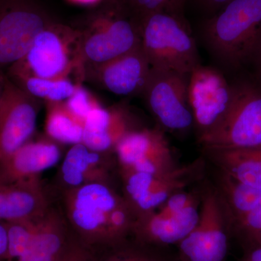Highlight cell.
Returning <instances> with one entry per match:
<instances>
[{
    "instance_id": "cell-31",
    "label": "cell",
    "mask_w": 261,
    "mask_h": 261,
    "mask_svg": "<svg viewBox=\"0 0 261 261\" xmlns=\"http://www.w3.org/2000/svg\"><path fill=\"white\" fill-rule=\"evenodd\" d=\"M61 261H98L93 250L72 235Z\"/></svg>"
},
{
    "instance_id": "cell-36",
    "label": "cell",
    "mask_w": 261,
    "mask_h": 261,
    "mask_svg": "<svg viewBox=\"0 0 261 261\" xmlns=\"http://www.w3.org/2000/svg\"><path fill=\"white\" fill-rule=\"evenodd\" d=\"M70 3L74 4L85 5V6H97L100 4L103 0H68Z\"/></svg>"
},
{
    "instance_id": "cell-15",
    "label": "cell",
    "mask_w": 261,
    "mask_h": 261,
    "mask_svg": "<svg viewBox=\"0 0 261 261\" xmlns=\"http://www.w3.org/2000/svg\"><path fill=\"white\" fill-rule=\"evenodd\" d=\"M200 205V201L170 216H162L155 211L140 215L132 234L136 241L150 246L178 245L198 223Z\"/></svg>"
},
{
    "instance_id": "cell-25",
    "label": "cell",
    "mask_w": 261,
    "mask_h": 261,
    "mask_svg": "<svg viewBox=\"0 0 261 261\" xmlns=\"http://www.w3.org/2000/svg\"><path fill=\"white\" fill-rule=\"evenodd\" d=\"M159 247L150 246L128 239L105 248L106 252L98 261H174L159 251ZM98 258V257H97Z\"/></svg>"
},
{
    "instance_id": "cell-5",
    "label": "cell",
    "mask_w": 261,
    "mask_h": 261,
    "mask_svg": "<svg viewBox=\"0 0 261 261\" xmlns=\"http://www.w3.org/2000/svg\"><path fill=\"white\" fill-rule=\"evenodd\" d=\"M73 70L81 75L80 33L56 21L38 34L28 53L8 68L6 75L56 80L68 78Z\"/></svg>"
},
{
    "instance_id": "cell-23",
    "label": "cell",
    "mask_w": 261,
    "mask_h": 261,
    "mask_svg": "<svg viewBox=\"0 0 261 261\" xmlns=\"http://www.w3.org/2000/svg\"><path fill=\"white\" fill-rule=\"evenodd\" d=\"M47 137L60 144L82 142L84 122L68 109L65 102H46Z\"/></svg>"
},
{
    "instance_id": "cell-7",
    "label": "cell",
    "mask_w": 261,
    "mask_h": 261,
    "mask_svg": "<svg viewBox=\"0 0 261 261\" xmlns=\"http://www.w3.org/2000/svg\"><path fill=\"white\" fill-rule=\"evenodd\" d=\"M201 186L198 223L178 244L179 261H225L231 235L229 220L214 184L205 181Z\"/></svg>"
},
{
    "instance_id": "cell-13",
    "label": "cell",
    "mask_w": 261,
    "mask_h": 261,
    "mask_svg": "<svg viewBox=\"0 0 261 261\" xmlns=\"http://www.w3.org/2000/svg\"><path fill=\"white\" fill-rule=\"evenodd\" d=\"M37 100L7 75L0 102V162L32 140L37 128Z\"/></svg>"
},
{
    "instance_id": "cell-9",
    "label": "cell",
    "mask_w": 261,
    "mask_h": 261,
    "mask_svg": "<svg viewBox=\"0 0 261 261\" xmlns=\"http://www.w3.org/2000/svg\"><path fill=\"white\" fill-rule=\"evenodd\" d=\"M56 21L39 0H0V70L23 58L38 34Z\"/></svg>"
},
{
    "instance_id": "cell-21",
    "label": "cell",
    "mask_w": 261,
    "mask_h": 261,
    "mask_svg": "<svg viewBox=\"0 0 261 261\" xmlns=\"http://www.w3.org/2000/svg\"><path fill=\"white\" fill-rule=\"evenodd\" d=\"M202 150L206 161L215 169L243 185L261 189V147Z\"/></svg>"
},
{
    "instance_id": "cell-6",
    "label": "cell",
    "mask_w": 261,
    "mask_h": 261,
    "mask_svg": "<svg viewBox=\"0 0 261 261\" xmlns=\"http://www.w3.org/2000/svg\"><path fill=\"white\" fill-rule=\"evenodd\" d=\"M65 219L75 236L86 246L109 247L108 219L123 199L112 185L93 183L62 191Z\"/></svg>"
},
{
    "instance_id": "cell-33",
    "label": "cell",
    "mask_w": 261,
    "mask_h": 261,
    "mask_svg": "<svg viewBox=\"0 0 261 261\" xmlns=\"http://www.w3.org/2000/svg\"><path fill=\"white\" fill-rule=\"evenodd\" d=\"M8 253V231L7 222L0 221V260H6Z\"/></svg>"
},
{
    "instance_id": "cell-12",
    "label": "cell",
    "mask_w": 261,
    "mask_h": 261,
    "mask_svg": "<svg viewBox=\"0 0 261 261\" xmlns=\"http://www.w3.org/2000/svg\"><path fill=\"white\" fill-rule=\"evenodd\" d=\"M114 152L121 169L160 175L178 166L160 128H137L128 132L118 142Z\"/></svg>"
},
{
    "instance_id": "cell-29",
    "label": "cell",
    "mask_w": 261,
    "mask_h": 261,
    "mask_svg": "<svg viewBox=\"0 0 261 261\" xmlns=\"http://www.w3.org/2000/svg\"><path fill=\"white\" fill-rule=\"evenodd\" d=\"M201 197V187L192 191H185V190L176 192L158 207L156 212L162 216H170L178 214L185 210L188 206L200 202Z\"/></svg>"
},
{
    "instance_id": "cell-3",
    "label": "cell",
    "mask_w": 261,
    "mask_h": 261,
    "mask_svg": "<svg viewBox=\"0 0 261 261\" xmlns=\"http://www.w3.org/2000/svg\"><path fill=\"white\" fill-rule=\"evenodd\" d=\"M138 23L141 47L152 68L190 75L201 64L195 38L180 15L151 13Z\"/></svg>"
},
{
    "instance_id": "cell-11",
    "label": "cell",
    "mask_w": 261,
    "mask_h": 261,
    "mask_svg": "<svg viewBox=\"0 0 261 261\" xmlns=\"http://www.w3.org/2000/svg\"><path fill=\"white\" fill-rule=\"evenodd\" d=\"M188 97L198 137L217 126L231 107L233 84L217 68L199 65L189 75Z\"/></svg>"
},
{
    "instance_id": "cell-26",
    "label": "cell",
    "mask_w": 261,
    "mask_h": 261,
    "mask_svg": "<svg viewBox=\"0 0 261 261\" xmlns=\"http://www.w3.org/2000/svg\"><path fill=\"white\" fill-rule=\"evenodd\" d=\"M37 221L38 219L23 220L7 222L8 231L7 261H20L27 255L37 230Z\"/></svg>"
},
{
    "instance_id": "cell-24",
    "label": "cell",
    "mask_w": 261,
    "mask_h": 261,
    "mask_svg": "<svg viewBox=\"0 0 261 261\" xmlns=\"http://www.w3.org/2000/svg\"><path fill=\"white\" fill-rule=\"evenodd\" d=\"M25 93L35 99H44L46 102H65L74 93L77 84L69 78H39L33 75L9 78Z\"/></svg>"
},
{
    "instance_id": "cell-14",
    "label": "cell",
    "mask_w": 261,
    "mask_h": 261,
    "mask_svg": "<svg viewBox=\"0 0 261 261\" xmlns=\"http://www.w3.org/2000/svg\"><path fill=\"white\" fill-rule=\"evenodd\" d=\"M151 68L140 45L102 64L85 67L83 78L117 95H137L143 92Z\"/></svg>"
},
{
    "instance_id": "cell-18",
    "label": "cell",
    "mask_w": 261,
    "mask_h": 261,
    "mask_svg": "<svg viewBox=\"0 0 261 261\" xmlns=\"http://www.w3.org/2000/svg\"><path fill=\"white\" fill-rule=\"evenodd\" d=\"M49 207L40 177L0 184V221L37 220Z\"/></svg>"
},
{
    "instance_id": "cell-37",
    "label": "cell",
    "mask_w": 261,
    "mask_h": 261,
    "mask_svg": "<svg viewBox=\"0 0 261 261\" xmlns=\"http://www.w3.org/2000/svg\"><path fill=\"white\" fill-rule=\"evenodd\" d=\"M6 78V73H5L3 70H0V102H1L2 97H3V93H4Z\"/></svg>"
},
{
    "instance_id": "cell-16",
    "label": "cell",
    "mask_w": 261,
    "mask_h": 261,
    "mask_svg": "<svg viewBox=\"0 0 261 261\" xmlns=\"http://www.w3.org/2000/svg\"><path fill=\"white\" fill-rule=\"evenodd\" d=\"M111 154L94 151L82 142L72 145L58 173L62 191L89 184L111 185Z\"/></svg>"
},
{
    "instance_id": "cell-8",
    "label": "cell",
    "mask_w": 261,
    "mask_h": 261,
    "mask_svg": "<svg viewBox=\"0 0 261 261\" xmlns=\"http://www.w3.org/2000/svg\"><path fill=\"white\" fill-rule=\"evenodd\" d=\"M207 162L204 157L160 175L119 168L123 197L139 215L157 210L168 197L205 178Z\"/></svg>"
},
{
    "instance_id": "cell-34",
    "label": "cell",
    "mask_w": 261,
    "mask_h": 261,
    "mask_svg": "<svg viewBox=\"0 0 261 261\" xmlns=\"http://www.w3.org/2000/svg\"><path fill=\"white\" fill-rule=\"evenodd\" d=\"M244 261H261V245L245 250Z\"/></svg>"
},
{
    "instance_id": "cell-35",
    "label": "cell",
    "mask_w": 261,
    "mask_h": 261,
    "mask_svg": "<svg viewBox=\"0 0 261 261\" xmlns=\"http://www.w3.org/2000/svg\"><path fill=\"white\" fill-rule=\"evenodd\" d=\"M252 62H253L256 67V75L261 80V39L257 46L256 51L252 58Z\"/></svg>"
},
{
    "instance_id": "cell-20",
    "label": "cell",
    "mask_w": 261,
    "mask_h": 261,
    "mask_svg": "<svg viewBox=\"0 0 261 261\" xmlns=\"http://www.w3.org/2000/svg\"><path fill=\"white\" fill-rule=\"evenodd\" d=\"M65 217L49 207L38 219L28 252L20 261H61L71 238Z\"/></svg>"
},
{
    "instance_id": "cell-30",
    "label": "cell",
    "mask_w": 261,
    "mask_h": 261,
    "mask_svg": "<svg viewBox=\"0 0 261 261\" xmlns=\"http://www.w3.org/2000/svg\"><path fill=\"white\" fill-rule=\"evenodd\" d=\"M65 102L68 109L83 122L92 110L101 106L97 99L80 84H77L74 93Z\"/></svg>"
},
{
    "instance_id": "cell-27",
    "label": "cell",
    "mask_w": 261,
    "mask_h": 261,
    "mask_svg": "<svg viewBox=\"0 0 261 261\" xmlns=\"http://www.w3.org/2000/svg\"><path fill=\"white\" fill-rule=\"evenodd\" d=\"M231 233L241 243L245 250L261 245V200L258 205L231 223Z\"/></svg>"
},
{
    "instance_id": "cell-22",
    "label": "cell",
    "mask_w": 261,
    "mask_h": 261,
    "mask_svg": "<svg viewBox=\"0 0 261 261\" xmlns=\"http://www.w3.org/2000/svg\"><path fill=\"white\" fill-rule=\"evenodd\" d=\"M215 169V168H214ZM214 187L231 223L253 210L261 200V189L243 185L226 173L215 169Z\"/></svg>"
},
{
    "instance_id": "cell-2",
    "label": "cell",
    "mask_w": 261,
    "mask_h": 261,
    "mask_svg": "<svg viewBox=\"0 0 261 261\" xmlns=\"http://www.w3.org/2000/svg\"><path fill=\"white\" fill-rule=\"evenodd\" d=\"M81 73L141 45L140 25L118 0H103L79 28Z\"/></svg>"
},
{
    "instance_id": "cell-32",
    "label": "cell",
    "mask_w": 261,
    "mask_h": 261,
    "mask_svg": "<svg viewBox=\"0 0 261 261\" xmlns=\"http://www.w3.org/2000/svg\"><path fill=\"white\" fill-rule=\"evenodd\" d=\"M230 1L231 0H196L197 5L211 15L214 14Z\"/></svg>"
},
{
    "instance_id": "cell-28",
    "label": "cell",
    "mask_w": 261,
    "mask_h": 261,
    "mask_svg": "<svg viewBox=\"0 0 261 261\" xmlns=\"http://www.w3.org/2000/svg\"><path fill=\"white\" fill-rule=\"evenodd\" d=\"M137 21L151 13L180 15L185 0H118Z\"/></svg>"
},
{
    "instance_id": "cell-4",
    "label": "cell",
    "mask_w": 261,
    "mask_h": 261,
    "mask_svg": "<svg viewBox=\"0 0 261 261\" xmlns=\"http://www.w3.org/2000/svg\"><path fill=\"white\" fill-rule=\"evenodd\" d=\"M231 107L219 124L198 137L202 148L243 149L261 147V80L233 84Z\"/></svg>"
},
{
    "instance_id": "cell-1",
    "label": "cell",
    "mask_w": 261,
    "mask_h": 261,
    "mask_svg": "<svg viewBox=\"0 0 261 261\" xmlns=\"http://www.w3.org/2000/svg\"><path fill=\"white\" fill-rule=\"evenodd\" d=\"M202 36L225 68L238 69L250 63L261 39V0H231L205 20Z\"/></svg>"
},
{
    "instance_id": "cell-17",
    "label": "cell",
    "mask_w": 261,
    "mask_h": 261,
    "mask_svg": "<svg viewBox=\"0 0 261 261\" xmlns=\"http://www.w3.org/2000/svg\"><path fill=\"white\" fill-rule=\"evenodd\" d=\"M61 158L60 143L48 137L30 140L0 162V184L39 177Z\"/></svg>"
},
{
    "instance_id": "cell-10",
    "label": "cell",
    "mask_w": 261,
    "mask_h": 261,
    "mask_svg": "<svg viewBox=\"0 0 261 261\" xmlns=\"http://www.w3.org/2000/svg\"><path fill=\"white\" fill-rule=\"evenodd\" d=\"M189 75L164 68H151L142 94L149 111L165 129L185 132L194 125L189 102Z\"/></svg>"
},
{
    "instance_id": "cell-19",
    "label": "cell",
    "mask_w": 261,
    "mask_h": 261,
    "mask_svg": "<svg viewBox=\"0 0 261 261\" xmlns=\"http://www.w3.org/2000/svg\"><path fill=\"white\" fill-rule=\"evenodd\" d=\"M133 128L129 114L123 108H94L84 121L82 143L100 152H114L120 142Z\"/></svg>"
}]
</instances>
